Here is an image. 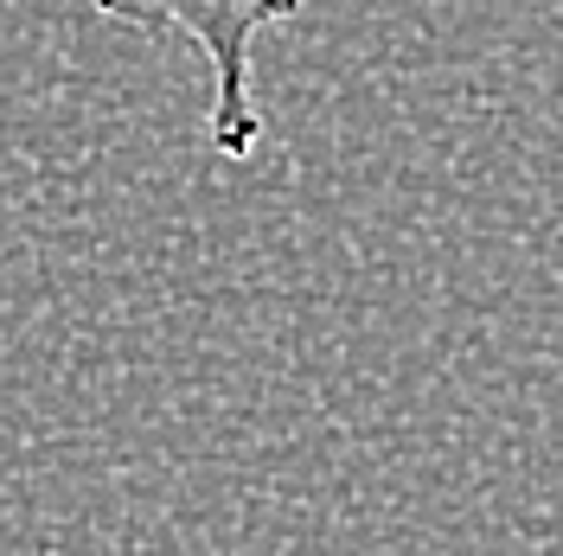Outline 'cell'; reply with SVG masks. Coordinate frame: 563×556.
Returning <instances> with one entry per match:
<instances>
[{"label":"cell","instance_id":"cell-1","mask_svg":"<svg viewBox=\"0 0 563 556\" xmlns=\"http://www.w3.org/2000/svg\"><path fill=\"white\" fill-rule=\"evenodd\" d=\"M115 26L186 38L211 70V109L206 129L224 160H244L263 141V109H256V33L295 20L301 0H90Z\"/></svg>","mask_w":563,"mask_h":556}]
</instances>
